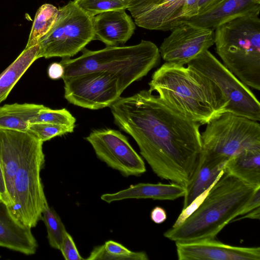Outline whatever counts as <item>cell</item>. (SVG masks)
I'll use <instances>...</instances> for the list:
<instances>
[{"instance_id": "1f68e13d", "label": "cell", "mask_w": 260, "mask_h": 260, "mask_svg": "<svg viewBox=\"0 0 260 260\" xmlns=\"http://www.w3.org/2000/svg\"><path fill=\"white\" fill-rule=\"evenodd\" d=\"M47 73L48 77L52 80L62 78L64 73V67L60 62H53L49 66Z\"/></svg>"}, {"instance_id": "2e32d148", "label": "cell", "mask_w": 260, "mask_h": 260, "mask_svg": "<svg viewBox=\"0 0 260 260\" xmlns=\"http://www.w3.org/2000/svg\"><path fill=\"white\" fill-rule=\"evenodd\" d=\"M0 246L29 255L38 247L31 228L20 223L0 200Z\"/></svg>"}, {"instance_id": "d4e9b609", "label": "cell", "mask_w": 260, "mask_h": 260, "mask_svg": "<svg viewBox=\"0 0 260 260\" xmlns=\"http://www.w3.org/2000/svg\"><path fill=\"white\" fill-rule=\"evenodd\" d=\"M47 229V239L50 246L59 250L67 232L60 217L48 203L42 211L41 219Z\"/></svg>"}, {"instance_id": "277c9868", "label": "cell", "mask_w": 260, "mask_h": 260, "mask_svg": "<svg viewBox=\"0 0 260 260\" xmlns=\"http://www.w3.org/2000/svg\"><path fill=\"white\" fill-rule=\"evenodd\" d=\"M74 59L62 58L64 69L62 79L97 71H106L116 76L123 91L154 68L160 59L159 49L153 42L142 40L128 46H108L99 50L85 48Z\"/></svg>"}, {"instance_id": "836d02e7", "label": "cell", "mask_w": 260, "mask_h": 260, "mask_svg": "<svg viewBox=\"0 0 260 260\" xmlns=\"http://www.w3.org/2000/svg\"><path fill=\"white\" fill-rule=\"evenodd\" d=\"M223 0H200L198 14H201L220 3Z\"/></svg>"}, {"instance_id": "484cf974", "label": "cell", "mask_w": 260, "mask_h": 260, "mask_svg": "<svg viewBox=\"0 0 260 260\" xmlns=\"http://www.w3.org/2000/svg\"><path fill=\"white\" fill-rule=\"evenodd\" d=\"M85 13L93 17L107 11L126 10L130 0H74Z\"/></svg>"}, {"instance_id": "d6a6232c", "label": "cell", "mask_w": 260, "mask_h": 260, "mask_svg": "<svg viewBox=\"0 0 260 260\" xmlns=\"http://www.w3.org/2000/svg\"><path fill=\"white\" fill-rule=\"evenodd\" d=\"M150 218L156 224L164 222L167 218L166 210L160 206H156L152 209L150 212Z\"/></svg>"}, {"instance_id": "ba28073f", "label": "cell", "mask_w": 260, "mask_h": 260, "mask_svg": "<svg viewBox=\"0 0 260 260\" xmlns=\"http://www.w3.org/2000/svg\"><path fill=\"white\" fill-rule=\"evenodd\" d=\"M58 9L53 26L39 41L38 59L70 58L93 40V17L74 1Z\"/></svg>"}, {"instance_id": "5bb4252c", "label": "cell", "mask_w": 260, "mask_h": 260, "mask_svg": "<svg viewBox=\"0 0 260 260\" xmlns=\"http://www.w3.org/2000/svg\"><path fill=\"white\" fill-rule=\"evenodd\" d=\"M93 40L101 41L108 46L125 44L133 35L136 25L125 10L107 11L92 19Z\"/></svg>"}, {"instance_id": "9c48e42d", "label": "cell", "mask_w": 260, "mask_h": 260, "mask_svg": "<svg viewBox=\"0 0 260 260\" xmlns=\"http://www.w3.org/2000/svg\"><path fill=\"white\" fill-rule=\"evenodd\" d=\"M187 64L208 78L219 88L229 103L226 112L260 120V104L255 95L208 50Z\"/></svg>"}, {"instance_id": "7402d4cb", "label": "cell", "mask_w": 260, "mask_h": 260, "mask_svg": "<svg viewBox=\"0 0 260 260\" xmlns=\"http://www.w3.org/2000/svg\"><path fill=\"white\" fill-rule=\"evenodd\" d=\"M39 45L25 48L16 59L0 74V104L5 101L24 73L38 59Z\"/></svg>"}, {"instance_id": "7a4b0ae2", "label": "cell", "mask_w": 260, "mask_h": 260, "mask_svg": "<svg viewBox=\"0 0 260 260\" xmlns=\"http://www.w3.org/2000/svg\"><path fill=\"white\" fill-rule=\"evenodd\" d=\"M148 84L167 105L201 125L226 112L229 103L219 88L188 66L165 62Z\"/></svg>"}, {"instance_id": "9a60e30c", "label": "cell", "mask_w": 260, "mask_h": 260, "mask_svg": "<svg viewBox=\"0 0 260 260\" xmlns=\"http://www.w3.org/2000/svg\"><path fill=\"white\" fill-rule=\"evenodd\" d=\"M260 0H223L209 10L188 20L193 25L215 30L221 24L243 15H259Z\"/></svg>"}, {"instance_id": "ac0fdd59", "label": "cell", "mask_w": 260, "mask_h": 260, "mask_svg": "<svg viewBox=\"0 0 260 260\" xmlns=\"http://www.w3.org/2000/svg\"><path fill=\"white\" fill-rule=\"evenodd\" d=\"M185 193L186 188L174 183H139L116 192L103 194L101 199L108 203L131 199L175 200Z\"/></svg>"}, {"instance_id": "e0dca14e", "label": "cell", "mask_w": 260, "mask_h": 260, "mask_svg": "<svg viewBox=\"0 0 260 260\" xmlns=\"http://www.w3.org/2000/svg\"><path fill=\"white\" fill-rule=\"evenodd\" d=\"M28 135V131L0 128V161L12 207L14 178Z\"/></svg>"}, {"instance_id": "5b68a950", "label": "cell", "mask_w": 260, "mask_h": 260, "mask_svg": "<svg viewBox=\"0 0 260 260\" xmlns=\"http://www.w3.org/2000/svg\"><path fill=\"white\" fill-rule=\"evenodd\" d=\"M214 30L216 52L223 64L248 87L260 90V19L243 15Z\"/></svg>"}, {"instance_id": "f546056e", "label": "cell", "mask_w": 260, "mask_h": 260, "mask_svg": "<svg viewBox=\"0 0 260 260\" xmlns=\"http://www.w3.org/2000/svg\"><path fill=\"white\" fill-rule=\"evenodd\" d=\"M66 260H83L79 253L72 236L67 232L62 240L60 249Z\"/></svg>"}, {"instance_id": "d6986e66", "label": "cell", "mask_w": 260, "mask_h": 260, "mask_svg": "<svg viewBox=\"0 0 260 260\" xmlns=\"http://www.w3.org/2000/svg\"><path fill=\"white\" fill-rule=\"evenodd\" d=\"M227 160L201 153L194 174L186 187L182 209L211 187L223 175L224 165Z\"/></svg>"}, {"instance_id": "8fae6325", "label": "cell", "mask_w": 260, "mask_h": 260, "mask_svg": "<svg viewBox=\"0 0 260 260\" xmlns=\"http://www.w3.org/2000/svg\"><path fill=\"white\" fill-rule=\"evenodd\" d=\"M84 139L91 145L99 159L122 176H139L146 172L143 159L120 131L110 128L94 129Z\"/></svg>"}, {"instance_id": "44dd1931", "label": "cell", "mask_w": 260, "mask_h": 260, "mask_svg": "<svg viewBox=\"0 0 260 260\" xmlns=\"http://www.w3.org/2000/svg\"><path fill=\"white\" fill-rule=\"evenodd\" d=\"M46 106L42 104H5L0 107V128L27 132L32 120Z\"/></svg>"}, {"instance_id": "52a82bcc", "label": "cell", "mask_w": 260, "mask_h": 260, "mask_svg": "<svg viewBox=\"0 0 260 260\" xmlns=\"http://www.w3.org/2000/svg\"><path fill=\"white\" fill-rule=\"evenodd\" d=\"M201 133V153L228 160L242 151L260 148V124L229 112L207 123Z\"/></svg>"}, {"instance_id": "4316f807", "label": "cell", "mask_w": 260, "mask_h": 260, "mask_svg": "<svg viewBox=\"0 0 260 260\" xmlns=\"http://www.w3.org/2000/svg\"><path fill=\"white\" fill-rule=\"evenodd\" d=\"M176 0H130L127 9L134 21L160 11Z\"/></svg>"}, {"instance_id": "f1b7e54d", "label": "cell", "mask_w": 260, "mask_h": 260, "mask_svg": "<svg viewBox=\"0 0 260 260\" xmlns=\"http://www.w3.org/2000/svg\"><path fill=\"white\" fill-rule=\"evenodd\" d=\"M74 128L49 123L35 122L29 124L27 131L44 142L55 137L72 133Z\"/></svg>"}, {"instance_id": "83f0119b", "label": "cell", "mask_w": 260, "mask_h": 260, "mask_svg": "<svg viewBox=\"0 0 260 260\" xmlns=\"http://www.w3.org/2000/svg\"><path fill=\"white\" fill-rule=\"evenodd\" d=\"M35 122L49 123L75 128L76 118L64 108L53 110L45 107L31 121V123Z\"/></svg>"}, {"instance_id": "3957f363", "label": "cell", "mask_w": 260, "mask_h": 260, "mask_svg": "<svg viewBox=\"0 0 260 260\" xmlns=\"http://www.w3.org/2000/svg\"><path fill=\"white\" fill-rule=\"evenodd\" d=\"M224 172L199 207L180 225L164 236L176 242L215 238L230 222L240 216L256 189Z\"/></svg>"}, {"instance_id": "8992f818", "label": "cell", "mask_w": 260, "mask_h": 260, "mask_svg": "<svg viewBox=\"0 0 260 260\" xmlns=\"http://www.w3.org/2000/svg\"><path fill=\"white\" fill-rule=\"evenodd\" d=\"M43 142L29 132L14 181V205L9 209L20 223L31 229L41 219L47 201L41 178L45 164Z\"/></svg>"}, {"instance_id": "cb8c5ba5", "label": "cell", "mask_w": 260, "mask_h": 260, "mask_svg": "<svg viewBox=\"0 0 260 260\" xmlns=\"http://www.w3.org/2000/svg\"><path fill=\"white\" fill-rule=\"evenodd\" d=\"M58 8L50 4L42 5L37 10L25 48L39 44L53 26L58 14Z\"/></svg>"}, {"instance_id": "4fadbf2b", "label": "cell", "mask_w": 260, "mask_h": 260, "mask_svg": "<svg viewBox=\"0 0 260 260\" xmlns=\"http://www.w3.org/2000/svg\"><path fill=\"white\" fill-rule=\"evenodd\" d=\"M179 260H259V247H239L214 239L176 242Z\"/></svg>"}, {"instance_id": "ffe728a7", "label": "cell", "mask_w": 260, "mask_h": 260, "mask_svg": "<svg viewBox=\"0 0 260 260\" xmlns=\"http://www.w3.org/2000/svg\"><path fill=\"white\" fill-rule=\"evenodd\" d=\"M224 171L247 184L260 186V148L245 149L233 156L226 161Z\"/></svg>"}, {"instance_id": "e575fe53", "label": "cell", "mask_w": 260, "mask_h": 260, "mask_svg": "<svg viewBox=\"0 0 260 260\" xmlns=\"http://www.w3.org/2000/svg\"><path fill=\"white\" fill-rule=\"evenodd\" d=\"M260 207H258L241 216L240 218L235 219L233 221L244 218H250L252 219H259Z\"/></svg>"}, {"instance_id": "7c38bea8", "label": "cell", "mask_w": 260, "mask_h": 260, "mask_svg": "<svg viewBox=\"0 0 260 260\" xmlns=\"http://www.w3.org/2000/svg\"><path fill=\"white\" fill-rule=\"evenodd\" d=\"M172 30L158 48L167 63L184 66L214 44V30L185 22Z\"/></svg>"}, {"instance_id": "4dcf8cb0", "label": "cell", "mask_w": 260, "mask_h": 260, "mask_svg": "<svg viewBox=\"0 0 260 260\" xmlns=\"http://www.w3.org/2000/svg\"><path fill=\"white\" fill-rule=\"evenodd\" d=\"M0 200L7 205L10 209L12 207V203L8 194L5 176L0 161Z\"/></svg>"}, {"instance_id": "6da1fadb", "label": "cell", "mask_w": 260, "mask_h": 260, "mask_svg": "<svg viewBox=\"0 0 260 260\" xmlns=\"http://www.w3.org/2000/svg\"><path fill=\"white\" fill-rule=\"evenodd\" d=\"M152 92L120 96L109 106L114 122L134 139L154 173L186 188L200 160L201 125Z\"/></svg>"}, {"instance_id": "603a6c76", "label": "cell", "mask_w": 260, "mask_h": 260, "mask_svg": "<svg viewBox=\"0 0 260 260\" xmlns=\"http://www.w3.org/2000/svg\"><path fill=\"white\" fill-rule=\"evenodd\" d=\"M145 251H133L121 244L108 240L94 247L86 260H148Z\"/></svg>"}, {"instance_id": "30bf717a", "label": "cell", "mask_w": 260, "mask_h": 260, "mask_svg": "<svg viewBox=\"0 0 260 260\" xmlns=\"http://www.w3.org/2000/svg\"><path fill=\"white\" fill-rule=\"evenodd\" d=\"M62 80L67 101L91 110L109 107L123 92L118 78L106 71H94Z\"/></svg>"}]
</instances>
